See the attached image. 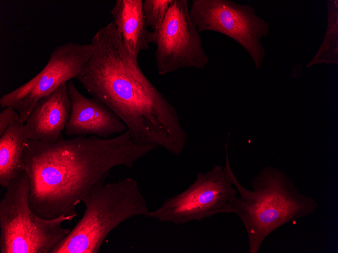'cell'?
Segmentation results:
<instances>
[{
	"label": "cell",
	"instance_id": "cell-1",
	"mask_svg": "<svg viewBox=\"0 0 338 253\" xmlns=\"http://www.w3.org/2000/svg\"><path fill=\"white\" fill-rule=\"evenodd\" d=\"M156 147L138 143L128 130L110 138L81 135L66 139L61 135L54 143L27 140L23 159L30 181V208L47 219L76 217L77 205L88 201L92 189L104 184L112 169L132 168Z\"/></svg>",
	"mask_w": 338,
	"mask_h": 253
},
{
	"label": "cell",
	"instance_id": "cell-2",
	"mask_svg": "<svg viewBox=\"0 0 338 253\" xmlns=\"http://www.w3.org/2000/svg\"><path fill=\"white\" fill-rule=\"evenodd\" d=\"M90 44L92 54L76 79L119 117L136 142L174 150L184 133L176 111L145 76L113 21Z\"/></svg>",
	"mask_w": 338,
	"mask_h": 253
},
{
	"label": "cell",
	"instance_id": "cell-3",
	"mask_svg": "<svg viewBox=\"0 0 338 253\" xmlns=\"http://www.w3.org/2000/svg\"><path fill=\"white\" fill-rule=\"evenodd\" d=\"M228 167L239 196L231 203L232 213L246 231L249 253H258L265 239L282 225L313 214L318 204L302 194L283 172L267 167L252 180V190L243 187Z\"/></svg>",
	"mask_w": 338,
	"mask_h": 253
},
{
	"label": "cell",
	"instance_id": "cell-4",
	"mask_svg": "<svg viewBox=\"0 0 338 253\" xmlns=\"http://www.w3.org/2000/svg\"><path fill=\"white\" fill-rule=\"evenodd\" d=\"M85 205L81 218L49 253H98L113 229L132 217H148L150 212L137 182L131 178L95 185Z\"/></svg>",
	"mask_w": 338,
	"mask_h": 253
},
{
	"label": "cell",
	"instance_id": "cell-5",
	"mask_svg": "<svg viewBox=\"0 0 338 253\" xmlns=\"http://www.w3.org/2000/svg\"><path fill=\"white\" fill-rule=\"evenodd\" d=\"M30 187L24 171L10 183L1 200V253H49L71 231L62 223L75 217L62 215L47 219L32 211L29 201Z\"/></svg>",
	"mask_w": 338,
	"mask_h": 253
},
{
	"label": "cell",
	"instance_id": "cell-6",
	"mask_svg": "<svg viewBox=\"0 0 338 253\" xmlns=\"http://www.w3.org/2000/svg\"><path fill=\"white\" fill-rule=\"evenodd\" d=\"M189 12L200 33L212 31L229 36L248 53L257 69L261 67L266 56L261 40L269 26L253 7L231 0H193Z\"/></svg>",
	"mask_w": 338,
	"mask_h": 253
},
{
	"label": "cell",
	"instance_id": "cell-7",
	"mask_svg": "<svg viewBox=\"0 0 338 253\" xmlns=\"http://www.w3.org/2000/svg\"><path fill=\"white\" fill-rule=\"evenodd\" d=\"M228 163L227 156L224 171L217 166L206 174H198L188 188L166 198L159 208L150 211L148 217L179 225L232 213L231 203L237 191L232 186Z\"/></svg>",
	"mask_w": 338,
	"mask_h": 253
},
{
	"label": "cell",
	"instance_id": "cell-8",
	"mask_svg": "<svg viewBox=\"0 0 338 253\" xmlns=\"http://www.w3.org/2000/svg\"><path fill=\"white\" fill-rule=\"evenodd\" d=\"M189 10L188 1L174 0L159 28L149 31L148 41L156 44L154 55L160 74L181 68L203 69L209 62Z\"/></svg>",
	"mask_w": 338,
	"mask_h": 253
},
{
	"label": "cell",
	"instance_id": "cell-9",
	"mask_svg": "<svg viewBox=\"0 0 338 253\" xmlns=\"http://www.w3.org/2000/svg\"><path fill=\"white\" fill-rule=\"evenodd\" d=\"M93 53L89 44L68 42L57 46L51 53L45 67L36 76L0 98L3 108L11 106L24 123L36 104L61 84L77 77Z\"/></svg>",
	"mask_w": 338,
	"mask_h": 253
},
{
	"label": "cell",
	"instance_id": "cell-10",
	"mask_svg": "<svg viewBox=\"0 0 338 253\" xmlns=\"http://www.w3.org/2000/svg\"><path fill=\"white\" fill-rule=\"evenodd\" d=\"M70 114L64 131L70 137L95 135L104 138L128 130L125 124L107 105L95 97L82 95L71 80L67 82Z\"/></svg>",
	"mask_w": 338,
	"mask_h": 253
},
{
	"label": "cell",
	"instance_id": "cell-11",
	"mask_svg": "<svg viewBox=\"0 0 338 253\" xmlns=\"http://www.w3.org/2000/svg\"><path fill=\"white\" fill-rule=\"evenodd\" d=\"M71 102L67 83L41 98L29 113L25 123L28 140L54 143L61 136L69 120Z\"/></svg>",
	"mask_w": 338,
	"mask_h": 253
},
{
	"label": "cell",
	"instance_id": "cell-12",
	"mask_svg": "<svg viewBox=\"0 0 338 253\" xmlns=\"http://www.w3.org/2000/svg\"><path fill=\"white\" fill-rule=\"evenodd\" d=\"M143 0H116L110 10L113 22L135 57L149 48L148 34L142 13Z\"/></svg>",
	"mask_w": 338,
	"mask_h": 253
},
{
	"label": "cell",
	"instance_id": "cell-13",
	"mask_svg": "<svg viewBox=\"0 0 338 253\" xmlns=\"http://www.w3.org/2000/svg\"><path fill=\"white\" fill-rule=\"evenodd\" d=\"M24 127L25 123L16 122L0 136V184L3 188L24 171L23 150L28 140Z\"/></svg>",
	"mask_w": 338,
	"mask_h": 253
},
{
	"label": "cell",
	"instance_id": "cell-14",
	"mask_svg": "<svg viewBox=\"0 0 338 253\" xmlns=\"http://www.w3.org/2000/svg\"><path fill=\"white\" fill-rule=\"evenodd\" d=\"M328 24L323 42L307 67L325 63L338 64V1H327Z\"/></svg>",
	"mask_w": 338,
	"mask_h": 253
},
{
	"label": "cell",
	"instance_id": "cell-15",
	"mask_svg": "<svg viewBox=\"0 0 338 253\" xmlns=\"http://www.w3.org/2000/svg\"><path fill=\"white\" fill-rule=\"evenodd\" d=\"M174 0H144L142 13L147 27L156 31L162 24Z\"/></svg>",
	"mask_w": 338,
	"mask_h": 253
},
{
	"label": "cell",
	"instance_id": "cell-16",
	"mask_svg": "<svg viewBox=\"0 0 338 253\" xmlns=\"http://www.w3.org/2000/svg\"><path fill=\"white\" fill-rule=\"evenodd\" d=\"M20 122L19 115L12 106H8L0 113V136L14 123Z\"/></svg>",
	"mask_w": 338,
	"mask_h": 253
}]
</instances>
